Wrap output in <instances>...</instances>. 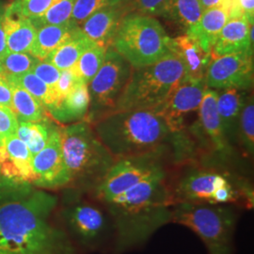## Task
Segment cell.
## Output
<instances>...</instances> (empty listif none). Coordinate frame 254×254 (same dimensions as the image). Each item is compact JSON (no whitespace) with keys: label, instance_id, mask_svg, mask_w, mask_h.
I'll use <instances>...</instances> for the list:
<instances>
[{"label":"cell","instance_id":"43","mask_svg":"<svg viewBox=\"0 0 254 254\" xmlns=\"http://www.w3.org/2000/svg\"><path fill=\"white\" fill-rule=\"evenodd\" d=\"M2 143H3V139H2V138H0V147L2 145Z\"/></svg>","mask_w":254,"mask_h":254},{"label":"cell","instance_id":"2","mask_svg":"<svg viewBox=\"0 0 254 254\" xmlns=\"http://www.w3.org/2000/svg\"><path fill=\"white\" fill-rule=\"evenodd\" d=\"M0 203V254H76L64 231L51 222L57 198L31 185Z\"/></svg>","mask_w":254,"mask_h":254},{"label":"cell","instance_id":"6","mask_svg":"<svg viewBox=\"0 0 254 254\" xmlns=\"http://www.w3.org/2000/svg\"><path fill=\"white\" fill-rule=\"evenodd\" d=\"M171 189L173 204L188 202L254 207L253 188L214 170L194 169L183 175Z\"/></svg>","mask_w":254,"mask_h":254},{"label":"cell","instance_id":"13","mask_svg":"<svg viewBox=\"0 0 254 254\" xmlns=\"http://www.w3.org/2000/svg\"><path fill=\"white\" fill-rule=\"evenodd\" d=\"M33 186L56 190L68 187L70 177L64 164L60 128L54 127L46 147L32 158Z\"/></svg>","mask_w":254,"mask_h":254},{"label":"cell","instance_id":"44","mask_svg":"<svg viewBox=\"0 0 254 254\" xmlns=\"http://www.w3.org/2000/svg\"><path fill=\"white\" fill-rule=\"evenodd\" d=\"M0 73H1V71H0Z\"/></svg>","mask_w":254,"mask_h":254},{"label":"cell","instance_id":"39","mask_svg":"<svg viewBox=\"0 0 254 254\" xmlns=\"http://www.w3.org/2000/svg\"><path fill=\"white\" fill-rule=\"evenodd\" d=\"M230 15H243L251 22H254V0H233Z\"/></svg>","mask_w":254,"mask_h":254},{"label":"cell","instance_id":"30","mask_svg":"<svg viewBox=\"0 0 254 254\" xmlns=\"http://www.w3.org/2000/svg\"><path fill=\"white\" fill-rule=\"evenodd\" d=\"M74 2L75 0H54L44 14L29 20L36 29L46 25L64 24L71 19Z\"/></svg>","mask_w":254,"mask_h":254},{"label":"cell","instance_id":"10","mask_svg":"<svg viewBox=\"0 0 254 254\" xmlns=\"http://www.w3.org/2000/svg\"><path fill=\"white\" fill-rule=\"evenodd\" d=\"M73 200L64 210L65 223L75 239L90 250H99L114 239L111 218L98 201Z\"/></svg>","mask_w":254,"mask_h":254},{"label":"cell","instance_id":"20","mask_svg":"<svg viewBox=\"0 0 254 254\" xmlns=\"http://www.w3.org/2000/svg\"><path fill=\"white\" fill-rule=\"evenodd\" d=\"M5 41L9 52L30 53L36 37V27L29 19L6 4L4 15Z\"/></svg>","mask_w":254,"mask_h":254},{"label":"cell","instance_id":"11","mask_svg":"<svg viewBox=\"0 0 254 254\" xmlns=\"http://www.w3.org/2000/svg\"><path fill=\"white\" fill-rule=\"evenodd\" d=\"M168 150L116 159L107 174L90 192L99 203L113 198L156 170L165 167Z\"/></svg>","mask_w":254,"mask_h":254},{"label":"cell","instance_id":"38","mask_svg":"<svg viewBox=\"0 0 254 254\" xmlns=\"http://www.w3.org/2000/svg\"><path fill=\"white\" fill-rule=\"evenodd\" d=\"M18 120L9 108L0 106V138L16 135Z\"/></svg>","mask_w":254,"mask_h":254},{"label":"cell","instance_id":"25","mask_svg":"<svg viewBox=\"0 0 254 254\" xmlns=\"http://www.w3.org/2000/svg\"><path fill=\"white\" fill-rule=\"evenodd\" d=\"M11 91V110L18 121L41 122L47 119V111L28 91L9 82Z\"/></svg>","mask_w":254,"mask_h":254},{"label":"cell","instance_id":"36","mask_svg":"<svg viewBox=\"0 0 254 254\" xmlns=\"http://www.w3.org/2000/svg\"><path fill=\"white\" fill-rule=\"evenodd\" d=\"M80 82L83 81L77 76L73 67L62 70L58 82L53 89L58 104Z\"/></svg>","mask_w":254,"mask_h":254},{"label":"cell","instance_id":"27","mask_svg":"<svg viewBox=\"0 0 254 254\" xmlns=\"http://www.w3.org/2000/svg\"><path fill=\"white\" fill-rule=\"evenodd\" d=\"M54 126L48 118L41 122L18 121L16 136L27 146L32 156L41 152L48 142Z\"/></svg>","mask_w":254,"mask_h":254},{"label":"cell","instance_id":"28","mask_svg":"<svg viewBox=\"0 0 254 254\" xmlns=\"http://www.w3.org/2000/svg\"><path fill=\"white\" fill-rule=\"evenodd\" d=\"M6 78L10 83L20 86L28 91L33 97L44 105L46 111L53 109L58 105L54 91L32 72L19 75H6Z\"/></svg>","mask_w":254,"mask_h":254},{"label":"cell","instance_id":"1","mask_svg":"<svg viewBox=\"0 0 254 254\" xmlns=\"http://www.w3.org/2000/svg\"><path fill=\"white\" fill-rule=\"evenodd\" d=\"M100 204L113 223V254L145 244L160 228L172 223L173 195L165 167Z\"/></svg>","mask_w":254,"mask_h":254},{"label":"cell","instance_id":"42","mask_svg":"<svg viewBox=\"0 0 254 254\" xmlns=\"http://www.w3.org/2000/svg\"><path fill=\"white\" fill-rule=\"evenodd\" d=\"M200 6L203 10L213 8L219 5L223 0H199Z\"/></svg>","mask_w":254,"mask_h":254},{"label":"cell","instance_id":"4","mask_svg":"<svg viewBox=\"0 0 254 254\" xmlns=\"http://www.w3.org/2000/svg\"><path fill=\"white\" fill-rule=\"evenodd\" d=\"M60 134L64 164L70 177L69 186L91 191L116 159L86 121L60 128Z\"/></svg>","mask_w":254,"mask_h":254},{"label":"cell","instance_id":"29","mask_svg":"<svg viewBox=\"0 0 254 254\" xmlns=\"http://www.w3.org/2000/svg\"><path fill=\"white\" fill-rule=\"evenodd\" d=\"M107 50V46L95 44L88 50H86L79 58L77 63L72 66L77 76L85 84L89 85L91 79L100 70Z\"/></svg>","mask_w":254,"mask_h":254},{"label":"cell","instance_id":"14","mask_svg":"<svg viewBox=\"0 0 254 254\" xmlns=\"http://www.w3.org/2000/svg\"><path fill=\"white\" fill-rule=\"evenodd\" d=\"M205 82L183 80L163 106L155 111L164 119L167 127L174 135H181L186 121L191 113L199 110Z\"/></svg>","mask_w":254,"mask_h":254},{"label":"cell","instance_id":"31","mask_svg":"<svg viewBox=\"0 0 254 254\" xmlns=\"http://www.w3.org/2000/svg\"><path fill=\"white\" fill-rule=\"evenodd\" d=\"M39 61L30 53L8 52L0 61V71L5 76L23 74L31 72Z\"/></svg>","mask_w":254,"mask_h":254},{"label":"cell","instance_id":"22","mask_svg":"<svg viewBox=\"0 0 254 254\" xmlns=\"http://www.w3.org/2000/svg\"><path fill=\"white\" fill-rule=\"evenodd\" d=\"M79 27L73 20L61 25H46L37 28L36 37L31 47L30 54L40 61H45L64 41H66Z\"/></svg>","mask_w":254,"mask_h":254},{"label":"cell","instance_id":"34","mask_svg":"<svg viewBox=\"0 0 254 254\" xmlns=\"http://www.w3.org/2000/svg\"><path fill=\"white\" fill-rule=\"evenodd\" d=\"M168 0H121L128 13H138L149 16H161Z\"/></svg>","mask_w":254,"mask_h":254},{"label":"cell","instance_id":"24","mask_svg":"<svg viewBox=\"0 0 254 254\" xmlns=\"http://www.w3.org/2000/svg\"><path fill=\"white\" fill-rule=\"evenodd\" d=\"M202 11L199 0H168L161 17L182 28L186 34L197 24Z\"/></svg>","mask_w":254,"mask_h":254},{"label":"cell","instance_id":"3","mask_svg":"<svg viewBox=\"0 0 254 254\" xmlns=\"http://www.w3.org/2000/svg\"><path fill=\"white\" fill-rule=\"evenodd\" d=\"M92 125L115 159L165 151L172 139L179 138V135L170 131L164 119L152 110L115 111Z\"/></svg>","mask_w":254,"mask_h":254},{"label":"cell","instance_id":"8","mask_svg":"<svg viewBox=\"0 0 254 254\" xmlns=\"http://www.w3.org/2000/svg\"><path fill=\"white\" fill-rule=\"evenodd\" d=\"M236 205L174 203L172 222L199 236L209 254H234L237 222Z\"/></svg>","mask_w":254,"mask_h":254},{"label":"cell","instance_id":"26","mask_svg":"<svg viewBox=\"0 0 254 254\" xmlns=\"http://www.w3.org/2000/svg\"><path fill=\"white\" fill-rule=\"evenodd\" d=\"M244 103L245 99L243 98V93L241 90L225 89L222 90L221 92L218 91L217 108L218 115L221 120L222 127L228 139L230 138L236 121L240 115Z\"/></svg>","mask_w":254,"mask_h":254},{"label":"cell","instance_id":"33","mask_svg":"<svg viewBox=\"0 0 254 254\" xmlns=\"http://www.w3.org/2000/svg\"><path fill=\"white\" fill-rule=\"evenodd\" d=\"M121 0H75L71 20L78 26L96 10L109 5L117 4Z\"/></svg>","mask_w":254,"mask_h":254},{"label":"cell","instance_id":"17","mask_svg":"<svg viewBox=\"0 0 254 254\" xmlns=\"http://www.w3.org/2000/svg\"><path fill=\"white\" fill-rule=\"evenodd\" d=\"M173 51L180 58L184 65L183 80H204L212 55L205 51L197 40L188 34L176 37L173 39Z\"/></svg>","mask_w":254,"mask_h":254},{"label":"cell","instance_id":"12","mask_svg":"<svg viewBox=\"0 0 254 254\" xmlns=\"http://www.w3.org/2000/svg\"><path fill=\"white\" fill-rule=\"evenodd\" d=\"M204 82L206 88L216 91L250 89L254 82L253 55L235 53L212 56Z\"/></svg>","mask_w":254,"mask_h":254},{"label":"cell","instance_id":"16","mask_svg":"<svg viewBox=\"0 0 254 254\" xmlns=\"http://www.w3.org/2000/svg\"><path fill=\"white\" fill-rule=\"evenodd\" d=\"M127 13L126 7L122 2H119L96 10L79 27L93 43L109 47Z\"/></svg>","mask_w":254,"mask_h":254},{"label":"cell","instance_id":"15","mask_svg":"<svg viewBox=\"0 0 254 254\" xmlns=\"http://www.w3.org/2000/svg\"><path fill=\"white\" fill-rule=\"evenodd\" d=\"M254 52V22L243 15H230L212 47V56Z\"/></svg>","mask_w":254,"mask_h":254},{"label":"cell","instance_id":"7","mask_svg":"<svg viewBox=\"0 0 254 254\" xmlns=\"http://www.w3.org/2000/svg\"><path fill=\"white\" fill-rule=\"evenodd\" d=\"M111 47L134 69L155 64L173 52V39L153 16L127 13Z\"/></svg>","mask_w":254,"mask_h":254},{"label":"cell","instance_id":"23","mask_svg":"<svg viewBox=\"0 0 254 254\" xmlns=\"http://www.w3.org/2000/svg\"><path fill=\"white\" fill-rule=\"evenodd\" d=\"M93 45L95 43L86 36L78 27L71 36L48 55L45 61L53 64L60 71L65 70L76 64L82 54Z\"/></svg>","mask_w":254,"mask_h":254},{"label":"cell","instance_id":"41","mask_svg":"<svg viewBox=\"0 0 254 254\" xmlns=\"http://www.w3.org/2000/svg\"><path fill=\"white\" fill-rule=\"evenodd\" d=\"M5 7H6V4H4L2 1H0V61L4 58L5 55L9 52L7 49V46H6L5 31H4Z\"/></svg>","mask_w":254,"mask_h":254},{"label":"cell","instance_id":"5","mask_svg":"<svg viewBox=\"0 0 254 254\" xmlns=\"http://www.w3.org/2000/svg\"><path fill=\"white\" fill-rule=\"evenodd\" d=\"M184 76V65L173 51L155 64L133 69L116 111H157L183 81Z\"/></svg>","mask_w":254,"mask_h":254},{"label":"cell","instance_id":"9","mask_svg":"<svg viewBox=\"0 0 254 254\" xmlns=\"http://www.w3.org/2000/svg\"><path fill=\"white\" fill-rule=\"evenodd\" d=\"M132 65L108 47L100 70L88 85L90 108L86 122L94 124L101 118L116 111L119 100L133 72Z\"/></svg>","mask_w":254,"mask_h":254},{"label":"cell","instance_id":"37","mask_svg":"<svg viewBox=\"0 0 254 254\" xmlns=\"http://www.w3.org/2000/svg\"><path fill=\"white\" fill-rule=\"evenodd\" d=\"M31 72L52 90L54 89L61 73V71L57 67L46 61H39Z\"/></svg>","mask_w":254,"mask_h":254},{"label":"cell","instance_id":"21","mask_svg":"<svg viewBox=\"0 0 254 254\" xmlns=\"http://www.w3.org/2000/svg\"><path fill=\"white\" fill-rule=\"evenodd\" d=\"M90 108L88 85L78 83L55 108L47 112L58 122L66 124L83 121Z\"/></svg>","mask_w":254,"mask_h":254},{"label":"cell","instance_id":"18","mask_svg":"<svg viewBox=\"0 0 254 254\" xmlns=\"http://www.w3.org/2000/svg\"><path fill=\"white\" fill-rule=\"evenodd\" d=\"M217 99L218 91L206 88L199 108L200 124L213 149L220 155L227 156L232 151V147L218 115Z\"/></svg>","mask_w":254,"mask_h":254},{"label":"cell","instance_id":"32","mask_svg":"<svg viewBox=\"0 0 254 254\" xmlns=\"http://www.w3.org/2000/svg\"><path fill=\"white\" fill-rule=\"evenodd\" d=\"M240 140L243 149L249 155L254 151V99L248 98L240 112Z\"/></svg>","mask_w":254,"mask_h":254},{"label":"cell","instance_id":"35","mask_svg":"<svg viewBox=\"0 0 254 254\" xmlns=\"http://www.w3.org/2000/svg\"><path fill=\"white\" fill-rule=\"evenodd\" d=\"M53 1L54 0H12L8 4L20 14L31 20L44 14Z\"/></svg>","mask_w":254,"mask_h":254},{"label":"cell","instance_id":"40","mask_svg":"<svg viewBox=\"0 0 254 254\" xmlns=\"http://www.w3.org/2000/svg\"><path fill=\"white\" fill-rule=\"evenodd\" d=\"M0 106L11 109V91L6 76L0 73Z\"/></svg>","mask_w":254,"mask_h":254},{"label":"cell","instance_id":"19","mask_svg":"<svg viewBox=\"0 0 254 254\" xmlns=\"http://www.w3.org/2000/svg\"><path fill=\"white\" fill-rule=\"evenodd\" d=\"M232 8L233 0H223L218 6L203 10L197 24L186 34L193 37L205 51L211 53L215 41L230 17Z\"/></svg>","mask_w":254,"mask_h":254}]
</instances>
